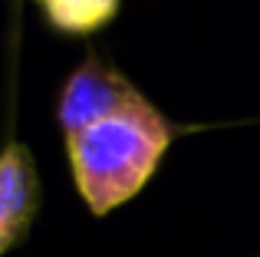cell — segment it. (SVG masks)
I'll list each match as a JSON object with an SVG mask.
<instances>
[{"mask_svg": "<svg viewBox=\"0 0 260 257\" xmlns=\"http://www.w3.org/2000/svg\"><path fill=\"white\" fill-rule=\"evenodd\" d=\"M50 23L63 33H92L119 10V0H40Z\"/></svg>", "mask_w": 260, "mask_h": 257, "instance_id": "obj_4", "label": "cell"}, {"mask_svg": "<svg viewBox=\"0 0 260 257\" xmlns=\"http://www.w3.org/2000/svg\"><path fill=\"white\" fill-rule=\"evenodd\" d=\"M172 142L168 119L139 96L125 109L66 139L76 191L92 214H109L145 188Z\"/></svg>", "mask_w": 260, "mask_h": 257, "instance_id": "obj_1", "label": "cell"}, {"mask_svg": "<svg viewBox=\"0 0 260 257\" xmlns=\"http://www.w3.org/2000/svg\"><path fill=\"white\" fill-rule=\"evenodd\" d=\"M40 208V175L23 142H7L0 152V257L23 241Z\"/></svg>", "mask_w": 260, "mask_h": 257, "instance_id": "obj_3", "label": "cell"}, {"mask_svg": "<svg viewBox=\"0 0 260 257\" xmlns=\"http://www.w3.org/2000/svg\"><path fill=\"white\" fill-rule=\"evenodd\" d=\"M139 96L142 92L115 66H109L106 59L89 53L86 63L76 66V73L66 79L63 96H59V125H63V135L73 139L76 132L95 125L99 119L125 109Z\"/></svg>", "mask_w": 260, "mask_h": 257, "instance_id": "obj_2", "label": "cell"}]
</instances>
